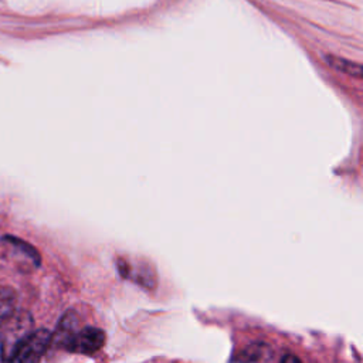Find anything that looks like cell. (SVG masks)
I'll list each match as a JSON object with an SVG mask.
<instances>
[{"instance_id":"3","label":"cell","mask_w":363,"mask_h":363,"mask_svg":"<svg viewBox=\"0 0 363 363\" xmlns=\"http://www.w3.org/2000/svg\"><path fill=\"white\" fill-rule=\"evenodd\" d=\"M105 343V333L94 326H85L82 329H78L68 343L65 345V350L72 353H84V354H92L98 352Z\"/></svg>"},{"instance_id":"7","label":"cell","mask_w":363,"mask_h":363,"mask_svg":"<svg viewBox=\"0 0 363 363\" xmlns=\"http://www.w3.org/2000/svg\"><path fill=\"white\" fill-rule=\"evenodd\" d=\"M325 58H326L328 64L330 67H333L336 71H340L343 74L352 75L354 78H360L362 77V67H360V64L349 61V60L342 58V57H336V55H326Z\"/></svg>"},{"instance_id":"4","label":"cell","mask_w":363,"mask_h":363,"mask_svg":"<svg viewBox=\"0 0 363 363\" xmlns=\"http://www.w3.org/2000/svg\"><path fill=\"white\" fill-rule=\"evenodd\" d=\"M78 319L77 316L72 313V312H68L65 313L58 326H57V332L55 335L52 336L51 335V342H54L58 347H65V345L68 343V340L71 339V336L78 330Z\"/></svg>"},{"instance_id":"6","label":"cell","mask_w":363,"mask_h":363,"mask_svg":"<svg viewBox=\"0 0 363 363\" xmlns=\"http://www.w3.org/2000/svg\"><path fill=\"white\" fill-rule=\"evenodd\" d=\"M4 244H7L10 248H13V251L17 254H23L26 257V259H28V262H31L34 267H38L40 265V255L38 252L35 251V248H33L30 244L21 241L20 238H16V237H10V235H6L3 237L1 240Z\"/></svg>"},{"instance_id":"9","label":"cell","mask_w":363,"mask_h":363,"mask_svg":"<svg viewBox=\"0 0 363 363\" xmlns=\"http://www.w3.org/2000/svg\"><path fill=\"white\" fill-rule=\"evenodd\" d=\"M281 363H302V362L296 356H294V354H285L281 359Z\"/></svg>"},{"instance_id":"1","label":"cell","mask_w":363,"mask_h":363,"mask_svg":"<svg viewBox=\"0 0 363 363\" xmlns=\"http://www.w3.org/2000/svg\"><path fill=\"white\" fill-rule=\"evenodd\" d=\"M0 332V345H1V356L9 360L11 354L16 352L18 345L33 332V319L30 313L13 312L1 322Z\"/></svg>"},{"instance_id":"5","label":"cell","mask_w":363,"mask_h":363,"mask_svg":"<svg viewBox=\"0 0 363 363\" xmlns=\"http://www.w3.org/2000/svg\"><path fill=\"white\" fill-rule=\"evenodd\" d=\"M271 350L264 343H254L237 353L233 363H268Z\"/></svg>"},{"instance_id":"8","label":"cell","mask_w":363,"mask_h":363,"mask_svg":"<svg viewBox=\"0 0 363 363\" xmlns=\"http://www.w3.org/2000/svg\"><path fill=\"white\" fill-rule=\"evenodd\" d=\"M16 292L9 286H0V322L14 312Z\"/></svg>"},{"instance_id":"2","label":"cell","mask_w":363,"mask_h":363,"mask_svg":"<svg viewBox=\"0 0 363 363\" xmlns=\"http://www.w3.org/2000/svg\"><path fill=\"white\" fill-rule=\"evenodd\" d=\"M51 343V333L47 329L33 330L16 349L9 363H40Z\"/></svg>"}]
</instances>
